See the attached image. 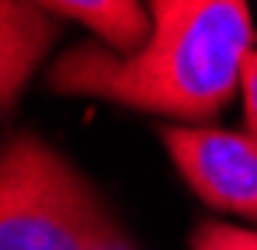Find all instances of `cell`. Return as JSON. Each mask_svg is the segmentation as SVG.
<instances>
[{
	"label": "cell",
	"mask_w": 257,
	"mask_h": 250,
	"mask_svg": "<svg viewBox=\"0 0 257 250\" xmlns=\"http://www.w3.org/2000/svg\"><path fill=\"white\" fill-rule=\"evenodd\" d=\"M150 39L136 52L77 42L63 52L49 87L70 97H101L136 111L212 118L222 111L257 45L250 0H150Z\"/></svg>",
	"instance_id": "6da1fadb"
},
{
	"label": "cell",
	"mask_w": 257,
	"mask_h": 250,
	"mask_svg": "<svg viewBox=\"0 0 257 250\" xmlns=\"http://www.w3.org/2000/svg\"><path fill=\"white\" fill-rule=\"evenodd\" d=\"M0 250H128L94 188L21 132L0 160Z\"/></svg>",
	"instance_id": "7a4b0ae2"
},
{
	"label": "cell",
	"mask_w": 257,
	"mask_h": 250,
	"mask_svg": "<svg viewBox=\"0 0 257 250\" xmlns=\"http://www.w3.org/2000/svg\"><path fill=\"white\" fill-rule=\"evenodd\" d=\"M181 177L212 208L257 219V136L229 129H160Z\"/></svg>",
	"instance_id": "3957f363"
},
{
	"label": "cell",
	"mask_w": 257,
	"mask_h": 250,
	"mask_svg": "<svg viewBox=\"0 0 257 250\" xmlns=\"http://www.w3.org/2000/svg\"><path fill=\"white\" fill-rule=\"evenodd\" d=\"M59 35V18L39 0H0V101L14 108Z\"/></svg>",
	"instance_id": "277c9868"
},
{
	"label": "cell",
	"mask_w": 257,
	"mask_h": 250,
	"mask_svg": "<svg viewBox=\"0 0 257 250\" xmlns=\"http://www.w3.org/2000/svg\"><path fill=\"white\" fill-rule=\"evenodd\" d=\"M39 4L52 14L84 21L104 45H111L122 56L136 52L153 28L150 7H143L139 0H39Z\"/></svg>",
	"instance_id": "5b68a950"
},
{
	"label": "cell",
	"mask_w": 257,
	"mask_h": 250,
	"mask_svg": "<svg viewBox=\"0 0 257 250\" xmlns=\"http://www.w3.org/2000/svg\"><path fill=\"white\" fill-rule=\"evenodd\" d=\"M191 250H257V233L209 219V222H198L195 226Z\"/></svg>",
	"instance_id": "8992f818"
},
{
	"label": "cell",
	"mask_w": 257,
	"mask_h": 250,
	"mask_svg": "<svg viewBox=\"0 0 257 250\" xmlns=\"http://www.w3.org/2000/svg\"><path fill=\"white\" fill-rule=\"evenodd\" d=\"M240 87H243V111H247V125L257 136V45L243 59V73H240Z\"/></svg>",
	"instance_id": "52a82bcc"
}]
</instances>
